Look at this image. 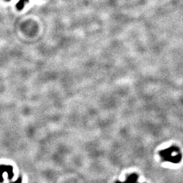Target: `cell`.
<instances>
[{
  "label": "cell",
  "instance_id": "6da1fadb",
  "mask_svg": "<svg viewBox=\"0 0 183 183\" xmlns=\"http://www.w3.org/2000/svg\"><path fill=\"white\" fill-rule=\"evenodd\" d=\"M6 1H10V0H6ZM29 0H20L16 4V7L18 10H22L23 9L24 4L26 3L29 2Z\"/></svg>",
  "mask_w": 183,
  "mask_h": 183
}]
</instances>
